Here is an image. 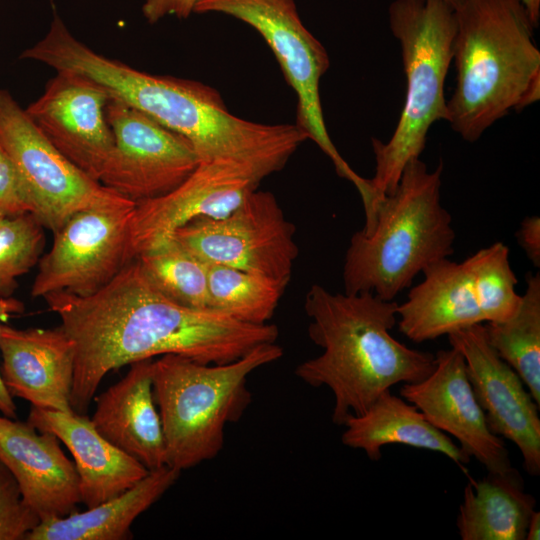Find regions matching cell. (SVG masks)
Segmentation results:
<instances>
[{"instance_id":"17","label":"cell","mask_w":540,"mask_h":540,"mask_svg":"<svg viewBox=\"0 0 540 540\" xmlns=\"http://www.w3.org/2000/svg\"><path fill=\"white\" fill-rule=\"evenodd\" d=\"M0 461L14 476L24 502L41 521L65 517L81 503L79 476L52 433L0 416Z\"/></svg>"},{"instance_id":"2","label":"cell","mask_w":540,"mask_h":540,"mask_svg":"<svg viewBox=\"0 0 540 540\" xmlns=\"http://www.w3.org/2000/svg\"><path fill=\"white\" fill-rule=\"evenodd\" d=\"M397 307L371 292L332 293L318 284L307 291L308 336L322 353L299 364L295 374L309 386L331 391L335 425L364 413L392 386L419 382L434 369L435 355L390 334Z\"/></svg>"},{"instance_id":"18","label":"cell","mask_w":540,"mask_h":540,"mask_svg":"<svg viewBox=\"0 0 540 540\" xmlns=\"http://www.w3.org/2000/svg\"><path fill=\"white\" fill-rule=\"evenodd\" d=\"M0 352L1 376L13 397L38 408L74 412V345L61 325L17 329L1 324Z\"/></svg>"},{"instance_id":"13","label":"cell","mask_w":540,"mask_h":540,"mask_svg":"<svg viewBox=\"0 0 540 540\" xmlns=\"http://www.w3.org/2000/svg\"><path fill=\"white\" fill-rule=\"evenodd\" d=\"M263 179L254 169L236 161L199 162L172 191L135 204L130 221L132 258L169 240L175 230L196 218L226 217Z\"/></svg>"},{"instance_id":"15","label":"cell","mask_w":540,"mask_h":540,"mask_svg":"<svg viewBox=\"0 0 540 540\" xmlns=\"http://www.w3.org/2000/svg\"><path fill=\"white\" fill-rule=\"evenodd\" d=\"M109 99L91 81L59 71L25 111L61 154L99 181L114 149L106 117Z\"/></svg>"},{"instance_id":"14","label":"cell","mask_w":540,"mask_h":540,"mask_svg":"<svg viewBox=\"0 0 540 540\" xmlns=\"http://www.w3.org/2000/svg\"><path fill=\"white\" fill-rule=\"evenodd\" d=\"M447 336L451 347L464 358L469 382L490 431L513 442L523 457L526 472L538 476L540 406L516 371L490 345L483 324Z\"/></svg>"},{"instance_id":"9","label":"cell","mask_w":540,"mask_h":540,"mask_svg":"<svg viewBox=\"0 0 540 540\" xmlns=\"http://www.w3.org/2000/svg\"><path fill=\"white\" fill-rule=\"evenodd\" d=\"M0 146L26 184L35 215L52 232L79 211L135 205L71 163L43 135L25 108L2 89Z\"/></svg>"},{"instance_id":"12","label":"cell","mask_w":540,"mask_h":540,"mask_svg":"<svg viewBox=\"0 0 540 540\" xmlns=\"http://www.w3.org/2000/svg\"><path fill=\"white\" fill-rule=\"evenodd\" d=\"M106 117L114 149L99 182L135 204L172 191L198 166L190 143L146 114L109 99Z\"/></svg>"},{"instance_id":"30","label":"cell","mask_w":540,"mask_h":540,"mask_svg":"<svg viewBox=\"0 0 540 540\" xmlns=\"http://www.w3.org/2000/svg\"><path fill=\"white\" fill-rule=\"evenodd\" d=\"M41 522L38 514L27 505L19 486L0 461V540H23Z\"/></svg>"},{"instance_id":"11","label":"cell","mask_w":540,"mask_h":540,"mask_svg":"<svg viewBox=\"0 0 540 540\" xmlns=\"http://www.w3.org/2000/svg\"><path fill=\"white\" fill-rule=\"evenodd\" d=\"M135 205L89 209L70 216L41 256L31 295L55 292L89 296L107 285L130 261V221Z\"/></svg>"},{"instance_id":"5","label":"cell","mask_w":540,"mask_h":540,"mask_svg":"<svg viewBox=\"0 0 540 540\" xmlns=\"http://www.w3.org/2000/svg\"><path fill=\"white\" fill-rule=\"evenodd\" d=\"M443 163L429 171L420 157L403 169L380 201L372 229L353 234L343 265L344 292L393 300L428 265L451 256L456 233L441 203Z\"/></svg>"},{"instance_id":"28","label":"cell","mask_w":540,"mask_h":540,"mask_svg":"<svg viewBox=\"0 0 540 540\" xmlns=\"http://www.w3.org/2000/svg\"><path fill=\"white\" fill-rule=\"evenodd\" d=\"M485 322H501L513 316L521 301L517 277L502 242L479 249L463 260Z\"/></svg>"},{"instance_id":"16","label":"cell","mask_w":540,"mask_h":540,"mask_svg":"<svg viewBox=\"0 0 540 540\" xmlns=\"http://www.w3.org/2000/svg\"><path fill=\"white\" fill-rule=\"evenodd\" d=\"M400 395L434 427L453 436L459 447L488 472L513 469L502 438L487 425L469 382L464 358L457 349L439 350L432 372L419 382L403 383Z\"/></svg>"},{"instance_id":"32","label":"cell","mask_w":540,"mask_h":540,"mask_svg":"<svg viewBox=\"0 0 540 540\" xmlns=\"http://www.w3.org/2000/svg\"><path fill=\"white\" fill-rule=\"evenodd\" d=\"M199 0H142V14L148 23L154 24L165 17L188 18L194 13Z\"/></svg>"},{"instance_id":"24","label":"cell","mask_w":540,"mask_h":540,"mask_svg":"<svg viewBox=\"0 0 540 540\" xmlns=\"http://www.w3.org/2000/svg\"><path fill=\"white\" fill-rule=\"evenodd\" d=\"M536 499L525 492L516 469L488 472L470 479L459 507L457 528L462 540H525Z\"/></svg>"},{"instance_id":"25","label":"cell","mask_w":540,"mask_h":540,"mask_svg":"<svg viewBox=\"0 0 540 540\" xmlns=\"http://www.w3.org/2000/svg\"><path fill=\"white\" fill-rule=\"evenodd\" d=\"M485 326L488 342L519 375L540 406V275L526 276V289L516 313Z\"/></svg>"},{"instance_id":"34","label":"cell","mask_w":540,"mask_h":540,"mask_svg":"<svg viewBox=\"0 0 540 540\" xmlns=\"http://www.w3.org/2000/svg\"><path fill=\"white\" fill-rule=\"evenodd\" d=\"M24 310L23 303L13 297L0 296V326L11 315L19 314ZM0 412L3 416L16 418V405L13 396L5 386L0 372Z\"/></svg>"},{"instance_id":"23","label":"cell","mask_w":540,"mask_h":540,"mask_svg":"<svg viewBox=\"0 0 540 540\" xmlns=\"http://www.w3.org/2000/svg\"><path fill=\"white\" fill-rule=\"evenodd\" d=\"M181 471L164 465L122 494L86 511L41 521L26 540H124L130 526L177 481Z\"/></svg>"},{"instance_id":"7","label":"cell","mask_w":540,"mask_h":540,"mask_svg":"<svg viewBox=\"0 0 540 540\" xmlns=\"http://www.w3.org/2000/svg\"><path fill=\"white\" fill-rule=\"evenodd\" d=\"M388 21L401 48L406 94L390 139H372L375 174L369 181L378 204L395 190L406 164L420 157L430 127L447 120L444 86L456 30L454 7L439 0H394Z\"/></svg>"},{"instance_id":"19","label":"cell","mask_w":540,"mask_h":540,"mask_svg":"<svg viewBox=\"0 0 540 540\" xmlns=\"http://www.w3.org/2000/svg\"><path fill=\"white\" fill-rule=\"evenodd\" d=\"M27 422L54 434L69 449L79 476L81 502L87 508L122 494L149 472L106 440L86 415L31 406Z\"/></svg>"},{"instance_id":"22","label":"cell","mask_w":540,"mask_h":540,"mask_svg":"<svg viewBox=\"0 0 540 540\" xmlns=\"http://www.w3.org/2000/svg\"><path fill=\"white\" fill-rule=\"evenodd\" d=\"M343 426L342 443L364 451L373 461L381 458V448L388 444H403L444 454L465 472L471 459L416 406L392 394L390 389L381 393L364 413L349 416Z\"/></svg>"},{"instance_id":"31","label":"cell","mask_w":540,"mask_h":540,"mask_svg":"<svg viewBox=\"0 0 540 540\" xmlns=\"http://www.w3.org/2000/svg\"><path fill=\"white\" fill-rule=\"evenodd\" d=\"M35 214L29 190L17 167L0 146V213L3 215Z\"/></svg>"},{"instance_id":"8","label":"cell","mask_w":540,"mask_h":540,"mask_svg":"<svg viewBox=\"0 0 540 540\" xmlns=\"http://www.w3.org/2000/svg\"><path fill=\"white\" fill-rule=\"evenodd\" d=\"M223 13L255 29L275 55L297 96L296 124L330 158L337 174L359 193L367 179L340 155L329 136L320 98V80L329 68L321 42L304 26L295 0H199L194 13Z\"/></svg>"},{"instance_id":"20","label":"cell","mask_w":540,"mask_h":540,"mask_svg":"<svg viewBox=\"0 0 540 540\" xmlns=\"http://www.w3.org/2000/svg\"><path fill=\"white\" fill-rule=\"evenodd\" d=\"M153 358L130 364L127 374L96 398V430L149 471L166 465L160 414L153 395Z\"/></svg>"},{"instance_id":"6","label":"cell","mask_w":540,"mask_h":540,"mask_svg":"<svg viewBox=\"0 0 540 540\" xmlns=\"http://www.w3.org/2000/svg\"><path fill=\"white\" fill-rule=\"evenodd\" d=\"M282 355V347L272 342L221 364L175 354L154 360L153 395L165 438L166 465L182 471L217 457L224 447L226 426L239 421L251 403L248 376Z\"/></svg>"},{"instance_id":"27","label":"cell","mask_w":540,"mask_h":540,"mask_svg":"<svg viewBox=\"0 0 540 540\" xmlns=\"http://www.w3.org/2000/svg\"><path fill=\"white\" fill-rule=\"evenodd\" d=\"M135 259L163 295L185 307L209 309L206 263L175 240L170 238Z\"/></svg>"},{"instance_id":"1","label":"cell","mask_w":540,"mask_h":540,"mask_svg":"<svg viewBox=\"0 0 540 540\" xmlns=\"http://www.w3.org/2000/svg\"><path fill=\"white\" fill-rule=\"evenodd\" d=\"M44 299L74 345L71 407L82 415L105 375L124 365L166 354L227 363L279 336L275 324L245 323L172 301L151 283L136 259L94 294L61 291Z\"/></svg>"},{"instance_id":"36","label":"cell","mask_w":540,"mask_h":540,"mask_svg":"<svg viewBox=\"0 0 540 540\" xmlns=\"http://www.w3.org/2000/svg\"><path fill=\"white\" fill-rule=\"evenodd\" d=\"M527 9L533 23L538 27L540 19V0H521Z\"/></svg>"},{"instance_id":"29","label":"cell","mask_w":540,"mask_h":540,"mask_svg":"<svg viewBox=\"0 0 540 540\" xmlns=\"http://www.w3.org/2000/svg\"><path fill=\"white\" fill-rule=\"evenodd\" d=\"M44 229L33 213H0V296L10 297L17 278L38 264L45 246Z\"/></svg>"},{"instance_id":"3","label":"cell","mask_w":540,"mask_h":540,"mask_svg":"<svg viewBox=\"0 0 540 540\" xmlns=\"http://www.w3.org/2000/svg\"><path fill=\"white\" fill-rule=\"evenodd\" d=\"M73 71L122 102L184 137L200 162L231 160L263 178L281 170L308 140L295 124H262L227 109L221 95L201 82L150 74L90 47L76 55Z\"/></svg>"},{"instance_id":"33","label":"cell","mask_w":540,"mask_h":540,"mask_svg":"<svg viewBox=\"0 0 540 540\" xmlns=\"http://www.w3.org/2000/svg\"><path fill=\"white\" fill-rule=\"evenodd\" d=\"M516 239L531 263L540 266V219L537 215L527 216L520 223Z\"/></svg>"},{"instance_id":"21","label":"cell","mask_w":540,"mask_h":540,"mask_svg":"<svg viewBox=\"0 0 540 540\" xmlns=\"http://www.w3.org/2000/svg\"><path fill=\"white\" fill-rule=\"evenodd\" d=\"M422 273L397 307L399 331L408 339L421 343L485 322L463 261L444 258Z\"/></svg>"},{"instance_id":"26","label":"cell","mask_w":540,"mask_h":540,"mask_svg":"<svg viewBox=\"0 0 540 540\" xmlns=\"http://www.w3.org/2000/svg\"><path fill=\"white\" fill-rule=\"evenodd\" d=\"M208 307L241 322L265 324L272 318L286 284L257 273L206 263Z\"/></svg>"},{"instance_id":"37","label":"cell","mask_w":540,"mask_h":540,"mask_svg":"<svg viewBox=\"0 0 540 540\" xmlns=\"http://www.w3.org/2000/svg\"><path fill=\"white\" fill-rule=\"evenodd\" d=\"M439 1H442V2H445L449 5H451L452 7H455L456 4L460 1V0H439Z\"/></svg>"},{"instance_id":"35","label":"cell","mask_w":540,"mask_h":540,"mask_svg":"<svg viewBox=\"0 0 540 540\" xmlns=\"http://www.w3.org/2000/svg\"><path fill=\"white\" fill-rule=\"evenodd\" d=\"M540 538V512L534 511L527 525L525 540H539Z\"/></svg>"},{"instance_id":"4","label":"cell","mask_w":540,"mask_h":540,"mask_svg":"<svg viewBox=\"0 0 540 540\" xmlns=\"http://www.w3.org/2000/svg\"><path fill=\"white\" fill-rule=\"evenodd\" d=\"M456 82L447 120L477 141L496 121L540 99V50L521 0H460L454 7Z\"/></svg>"},{"instance_id":"10","label":"cell","mask_w":540,"mask_h":540,"mask_svg":"<svg viewBox=\"0 0 540 540\" xmlns=\"http://www.w3.org/2000/svg\"><path fill=\"white\" fill-rule=\"evenodd\" d=\"M295 232L275 196L256 189L226 217L196 218L175 230L171 238L205 263L288 285L298 256Z\"/></svg>"}]
</instances>
